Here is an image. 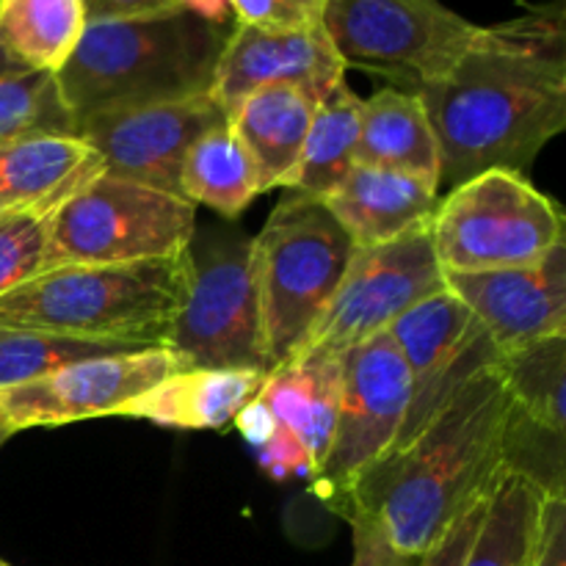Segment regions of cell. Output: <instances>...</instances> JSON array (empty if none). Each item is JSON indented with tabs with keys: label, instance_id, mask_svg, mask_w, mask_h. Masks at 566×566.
Returning <instances> with one entry per match:
<instances>
[{
	"label": "cell",
	"instance_id": "6da1fadb",
	"mask_svg": "<svg viewBox=\"0 0 566 566\" xmlns=\"http://www.w3.org/2000/svg\"><path fill=\"white\" fill-rule=\"evenodd\" d=\"M418 94L440 142V191L486 169L528 175L566 127L564 0L484 28L462 61Z\"/></svg>",
	"mask_w": 566,
	"mask_h": 566
},
{
	"label": "cell",
	"instance_id": "7a4b0ae2",
	"mask_svg": "<svg viewBox=\"0 0 566 566\" xmlns=\"http://www.w3.org/2000/svg\"><path fill=\"white\" fill-rule=\"evenodd\" d=\"M517 412L497 359L457 387L440 412L337 506L363 514L398 553L420 558L509 468Z\"/></svg>",
	"mask_w": 566,
	"mask_h": 566
},
{
	"label": "cell",
	"instance_id": "3957f363",
	"mask_svg": "<svg viewBox=\"0 0 566 566\" xmlns=\"http://www.w3.org/2000/svg\"><path fill=\"white\" fill-rule=\"evenodd\" d=\"M232 28L191 9L88 22L55 72L75 122L99 111L210 94Z\"/></svg>",
	"mask_w": 566,
	"mask_h": 566
},
{
	"label": "cell",
	"instance_id": "277c9868",
	"mask_svg": "<svg viewBox=\"0 0 566 566\" xmlns=\"http://www.w3.org/2000/svg\"><path fill=\"white\" fill-rule=\"evenodd\" d=\"M186 271V254L158 263L59 265L0 296V324L108 346H164Z\"/></svg>",
	"mask_w": 566,
	"mask_h": 566
},
{
	"label": "cell",
	"instance_id": "5b68a950",
	"mask_svg": "<svg viewBox=\"0 0 566 566\" xmlns=\"http://www.w3.org/2000/svg\"><path fill=\"white\" fill-rule=\"evenodd\" d=\"M357 243L321 199L291 197L252 238L269 365L302 352L335 298Z\"/></svg>",
	"mask_w": 566,
	"mask_h": 566
},
{
	"label": "cell",
	"instance_id": "8992f818",
	"mask_svg": "<svg viewBox=\"0 0 566 566\" xmlns=\"http://www.w3.org/2000/svg\"><path fill=\"white\" fill-rule=\"evenodd\" d=\"M562 205L509 169H486L448 188L431 216L437 260L453 274L523 269L564 247Z\"/></svg>",
	"mask_w": 566,
	"mask_h": 566
},
{
	"label": "cell",
	"instance_id": "52a82bcc",
	"mask_svg": "<svg viewBox=\"0 0 566 566\" xmlns=\"http://www.w3.org/2000/svg\"><path fill=\"white\" fill-rule=\"evenodd\" d=\"M186 291L164 346L186 368H252L269 374L252 238H197L186 252Z\"/></svg>",
	"mask_w": 566,
	"mask_h": 566
},
{
	"label": "cell",
	"instance_id": "ba28073f",
	"mask_svg": "<svg viewBox=\"0 0 566 566\" xmlns=\"http://www.w3.org/2000/svg\"><path fill=\"white\" fill-rule=\"evenodd\" d=\"M197 232V205L138 182L97 175L53 216V263L133 265L182 258Z\"/></svg>",
	"mask_w": 566,
	"mask_h": 566
},
{
	"label": "cell",
	"instance_id": "9c48e42d",
	"mask_svg": "<svg viewBox=\"0 0 566 566\" xmlns=\"http://www.w3.org/2000/svg\"><path fill=\"white\" fill-rule=\"evenodd\" d=\"M321 25L346 70L379 72L412 92L442 81L484 31L440 0H326Z\"/></svg>",
	"mask_w": 566,
	"mask_h": 566
},
{
	"label": "cell",
	"instance_id": "30bf717a",
	"mask_svg": "<svg viewBox=\"0 0 566 566\" xmlns=\"http://www.w3.org/2000/svg\"><path fill=\"white\" fill-rule=\"evenodd\" d=\"M343 385L340 354L302 352L269 370L258 396L235 415V429L274 481L321 473L335 434Z\"/></svg>",
	"mask_w": 566,
	"mask_h": 566
},
{
	"label": "cell",
	"instance_id": "8fae6325",
	"mask_svg": "<svg viewBox=\"0 0 566 566\" xmlns=\"http://www.w3.org/2000/svg\"><path fill=\"white\" fill-rule=\"evenodd\" d=\"M409 374L387 332L343 354L335 434L313 479L324 501L340 506L398 446L409 409Z\"/></svg>",
	"mask_w": 566,
	"mask_h": 566
},
{
	"label": "cell",
	"instance_id": "7c38bea8",
	"mask_svg": "<svg viewBox=\"0 0 566 566\" xmlns=\"http://www.w3.org/2000/svg\"><path fill=\"white\" fill-rule=\"evenodd\" d=\"M440 291H446V269L437 260L431 221L379 247H357L335 298L302 352L343 357Z\"/></svg>",
	"mask_w": 566,
	"mask_h": 566
},
{
	"label": "cell",
	"instance_id": "4fadbf2b",
	"mask_svg": "<svg viewBox=\"0 0 566 566\" xmlns=\"http://www.w3.org/2000/svg\"><path fill=\"white\" fill-rule=\"evenodd\" d=\"M177 370H186V365L166 346L81 359L36 381L0 390V418L14 431L116 418Z\"/></svg>",
	"mask_w": 566,
	"mask_h": 566
},
{
	"label": "cell",
	"instance_id": "5bb4252c",
	"mask_svg": "<svg viewBox=\"0 0 566 566\" xmlns=\"http://www.w3.org/2000/svg\"><path fill=\"white\" fill-rule=\"evenodd\" d=\"M227 122L210 94L99 111L77 122V136L99 155L103 175L182 197L180 169L202 133Z\"/></svg>",
	"mask_w": 566,
	"mask_h": 566
},
{
	"label": "cell",
	"instance_id": "9a60e30c",
	"mask_svg": "<svg viewBox=\"0 0 566 566\" xmlns=\"http://www.w3.org/2000/svg\"><path fill=\"white\" fill-rule=\"evenodd\" d=\"M409 374V409L398 451L407 446L468 376L497 359L484 329L451 291H440L387 329Z\"/></svg>",
	"mask_w": 566,
	"mask_h": 566
},
{
	"label": "cell",
	"instance_id": "2e32d148",
	"mask_svg": "<svg viewBox=\"0 0 566 566\" xmlns=\"http://www.w3.org/2000/svg\"><path fill=\"white\" fill-rule=\"evenodd\" d=\"M446 287L473 313L497 359L566 335V243L523 269L446 271Z\"/></svg>",
	"mask_w": 566,
	"mask_h": 566
},
{
	"label": "cell",
	"instance_id": "e0dca14e",
	"mask_svg": "<svg viewBox=\"0 0 566 566\" xmlns=\"http://www.w3.org/2000/svg\"><path fill=\"white\" fill-rule=\"evenodd\" d=\"M343 77L346 64L321 22L285 31L235 22L216 64L210 97L230 116L260 88L293 86L321 99Z\"/></svg>",
	"mask_w": 566,
	"mask_h": 566
},
{
	"label": "cell",
	"instance_id": "ac0fdd59",
	"mask_svg": "<svg viewBox=\"0 0 566 566\" xmlns=\"http://www.w3.org/2000/svg\"><path fill=\"white\" fill-rule=\"evenodd\" d=\"M357 247H379L429 224L440 186L385 166L354 164L335 193L321 199Z\"/></svg>",
	"mask_w": 566,
	"mask_h": 566
},
{
	"label": "cell",
	"instance_id": "d6986e66",
	"mask_svg": "<svg viewBox=\"0 0 566 566\" xmlns=\"http://www.w3.org/2000/svg\"><path fill=\"white\" fill-rule=\"evenodd\" d=\"M265 370L186 368L127 403L116 418L149 420L166 429H227L258 396Z\"/></svg>",
	"mask_w": 566,
	"mask_h": 566
},
{
	"label": "cell",
	"instance_id": "ffe728a7",
	"mask_svg": "<svg viewBox=\"0 0 566 566\" xmlns=\"http://www.w3.org/2000/svg\"><path fill=\"white\" fill-rule=\"evenodd\" d=\"M103 175L99 155L81 136H20L0 142V213L61 202Z\"/></svg>",
	"mask_w": 566,
	"mask_h": 566
},
{
	"label": "cell",
	"instance_id": "44dd1931",
	"mask_svg": "<svg viewBox=\"0 0 566 566\" xmlns=\"http://www.w3.org/2000/svg\"><path fill=\"white\" fill-rule=\"evenodd\" d=\"M315 103L318 99L302 88L269 86L249 94L227 116L258 169L263 193L293 186Z\"/></svg>",
	"mask_w": 566,
	"mask_h": 566
},
{
	"label": "cell",
	"instance_id": "7402d4cb",
	"mask_svg": "<svg viewBox=\"0 0 566 566\" xmlns=\"http://www.w3.org/2000/svg\"><path fill=\"white\" fill-rule=\"evenodd\" d=\"M357 164L407 171L440 186V142L418 92L385 86L363 99Z\"/></svg>",
	"mask_w": 566,
	"mask_h": 566
},
{
	"label": "cell",
	"instance_id": "603a6c76",
	"mask_svg": "<svg viewBox=\"0 0 566 566\" xmlns=\"http://www.w3.org/2000/svg\"><path fill=\"white\" fill-rule=\"evenodd\" d=\"M547 495L553 492L523 470H503L462 566H534Z\"/></svg>",
	"mask_w": 566,
	"mask_h": 566
},
{
	"label": "cell",
	"instance_id": "cb8c5ba5",
	"mask_svg": "<svg viewBox=\"0 0 566 566\" xmlns=\"http://www.w3.org/2000/svg\"><path fill=\"white\" fill-rule=\"evenodd\" d=\"M182 199L235 221L263 193L260 175L230 122L210 127L191 144L180 169Z\"/></svg>",
	"mask_w": 566,
	"mask_h": 566
},
{
	"label": "cell",
	"instance_id": "d4e9b609",
	"mask_svg": "<svg viewBox=\"0 0 566 566\" xmlns=\"http://www.w3.org/2000/svg\"><path fill=\"white\" fill-rule=\"evenodd\" d=\"M83 0H0V50L28 72H55L86 31Z\"/></svg>",
	"mask_w": 566,
	"mask_h": 566
},
{
	"label": "cell",
	"instance_id": "484cf974",
	"mask_svg": "<svg viewBox=\"0 0 566 566\" xmlns=\"http://www.w3.org/2000/svg\"><path fill=\"white\" fill-rule=\"evenodd\" d=\"M359 111H363V97L348 86L346 77L315 103L302 164L293 177L291 191H296L298 197L326 199L340 188L357 164Z\"/></svg>",
	"mask_w": 566,
	"mask_h": 566
},
{
	"label": "cell",
	"instance_id": "4316f807",
	"mask_svg": "<svg viewBox=\"0 0 566 566\" xmlns=\"http://www.w3.org/2000/svg\"><path fill=\"white\" fill-rule=\"evenodd\" d=\"M514 412L553 440H564L566 409V335L534 343L497 359Z\"/></svg>",
	"mask_w": 566,
	"mask_h": 566
},
{
	"label": "cell",
	"instance_id": "83f0119b",
	"mask_svg": "<svg viewBox=\"0 0 566 566\" xmlns=\"http://www.w3.org/2000/svg\"><path fill=\"white\" fill-rule=\"evenodd\" d=\"M133 348L136 346H108V343L75 340V337L50 335L42 329L0 324V390L36 381L81 359L133 352Z\"/></svg>",
	"mask_w": 566,
	"mask_h": 566
},
{
	"label": "cell",
	"instance_id": "f1b7e54d",
	"mask_svg": "<svg viewBox=\"0 0 566 566\" xmlns=\"http://www.w3.org/2000/svg\"><path fill=\"white\" fill-rule=\"evenodd\" d=\"M77 122L50 72H11L0 77V142L53 133L77 136Z\"/></svg>",
	"mask_w": 566,
	"mask_h": 566
},
{
	"label": "cell",
	"instance_id": "f546056e",
	"mask_svg": "<svg viewBox=\"0 0 566 566\" xmlns=\"http://www.w3.org/2000/svg\"><path fill=\"white\" fill-rule=\"evenodd\" d=\"M61 202L36 205L0 219V296L55 269L53 216Z\"/></svg>",
	"mask_w": 566,
	"mask_h": 566
},
{
	"label": "cell",
	"instance_id": "4dcf8cb0",
	"mask_svg": "<svg viewBox=\"0 0 566 566\" xmlns=\"http://www.w3.org/2000/svg\"><path fill=\"white\" fill-rule=\"evenodd\" d=\"M486 497L479 501L475 506H470L423 556L418 558V566H462L464 556H468L470 545H473L475 534L481 528V520H484Z\"/></svg>",
	"mask_w": 566,
	"mask_h": 566
},
{
	"label": "cell",
	"instance_id": "1f68e13d",
	"mask_svg": "<svg viewBox=\"0 0 566 566\" xmlns=\"http://www.w3.org/2000/svg\"><path fill=\"white\" fill-rule=\"evenodd\" d=\"M227 6L235 14L238 25L285 31V28H302L310 25V22H318L310 20L291 0H227Z\"/></svg>",
	"mask_w": 566,
	"mask_h": 566
},
{
	"label": "cell",
	"instance_id": "d6a6232c",
	"mask_svg": "<svg viewBox=\"0 0 566 566\" xmlns=\"http://www.w3.org/2000/svg\"><path fill=\"white\" fill-rule=\"evenodd\" d=\"M352 523L354 534V562L352 566H418V558H409L398 553L390 542L385 539L374 520L363 514L346 517Z\"/></svg>",
	"mask_w": 566,
	"mask_h": 566
},
{
	"label": "cell",
	"instance_id": "836d02e7",
	"mask_svg": "<svg viewBox=\"0 0 566 566\" xmlns=\"http://www.w3.org/2000/svg\"><path fill=\"white\" fill-rule=\"evenodd\" d=\"M534 566H566V497L564 492L547 495L542 509L539 542Z\"/></svg>",
	"mask_w": 566,
	"mask_h": 566
},
{
	"label": "cell",
	"instance_id": "e575fe53",
	"mask_svg": "<svg viewBox=\"0 0 566 566\" xmlns=\"http://www.w3.org/2000/svg\"><path fill=\"white\" fill-rule=\"evenodd\" d=\"M86 6V20H127V17L160 14V11L186 9L182 0H83Z\"/></svg>",
	"mask_w": 566,
	"mask_h": 566
},
{
	"label": "cell",
	"instance_id": "d590c367",
	"mask_svg": "<svg viewBox=\"0 0 566 566\" xmlns=\"http://www.w3.org/2000/svg\"><path fill=\"white\" fill-rule=\"evenodd\" d=\"M296 9H302L304 14L310 17V20H318L321 22V14H324V3L326 0H291Z\"/></svg>",
	"mask_w": 566,
	"mask_h": 566
},
{
	"label": "cell",
	"instance_id": "8d00e7d4",
	"mask_svg": "<svg viewBox=\"0 0 566 566\" xmlns=\"http://www.w3.org/2000/svg\"><path fill=\"white\" fill-rule=\"evenodd\" d=\"M11 72H20V66H17L14 61H11L9 55H6L3 50H0V77H3V75H11Z\"/></svg>",
	"mask_w": 566,
	"mask_h": 566
},
{
	"label": "cell",
	"instance_id": "74e56055",
	"mask_svg": "<svg viewBox=\"0 0 566 566\" xmlns=\"http://www.w3.org/2000/svg\"><path fill=\"white\" fill-rule=\"evenodd\" d=\"M17 431H14V426L11 423H6L3 418H0V448L6 446V440H11V437H14Z\"/></svg>",
	"mask_w": 566,
	"mask_h": 566
},
{
	"label": "cell",
	"instance_id": "f35d334b",
	"mask_svg": "<svg viewBox=\"0 0 566 566\" xmlns=\"http://www.w3.org/2000/svg\"><path fill=\"white\" fill-rule=\"evenodd\" d=\"M0 566H9V564H6V562H3V558H0Z\"/></svg>",
	"mask_w": 566,
	"mask_h": 566
},
{
	"label": "cell",
	"instance_id": "ab89813d",
	"mask_svg": "<svg viewBox=\"0 0 566 566\" xmlns=\"http://www.w3.org/2000/svg\"><path fill=\"white\" fill-rule=\"evenodd\" d=\"M3 216H9V213H0V219H3Z\"/></svg>",
	"mask_w": 566,
	"mask_h": 566
}]
</instances>
